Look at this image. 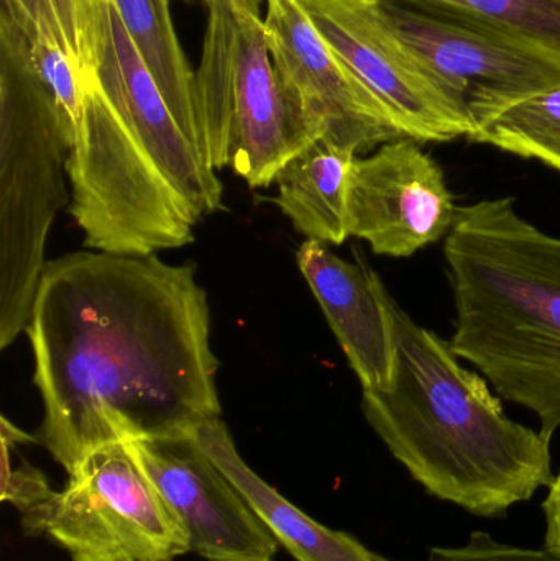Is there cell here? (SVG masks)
I'll list each match as a JSON object with an SVG mask.
<instances>
[{
  "instance_id": "obj_9",
  "label": "cell",
  "mask_w": 560,
  "mask_h": 561,
  "mask_svg": "<svg viewBox=\"0 0 560 561\" xmlns=\"http://www.w3.org/2000/svg\"><path fill=\"white\" fill-rule=\"evenodd\" d=\"M342 61L380 99L404 138H469L473 125L414 58L381 12L380 0H299Z\"/></svg>"
},
{
  "instance_id": "obj_5",
  "label": "cell",
  "mask_w": 560,
  "mask_h": 561,
  "mask_svg": "<svg viewBox=\"0 0 560 561\" xmlns=\"http://www.w3.org/2000/svg\"><path fill=\"white\" fill-rule=\"evenodd\" d=\"M75 144L33 68L30 39L0 13V348L25 332L46 268L56 216L68 206L66 163Z\"/></svg>"
},
{
  "instance_id": "obj_11",
  "label": "cell",
  "mask_w": 560,
  "mask_h": 561,
  "mask_svg": "<svg viewBox=\"0 0 560 561\" xmlns=\"http://www.w3.org/2000/svg\"><path fill=\"white\" fill-rule=\"evenodd\" d=\"M457 209L443 168L420 141L397 138L355 158L348 181V233L372 252L410 259L446 240Z\"/></svg>"
},
{
  "instance_id": "obj_12",
  "label": "cell",
  "mask_w": 560,
  "mask_h": 561,
  "mask_svg": "<svg viewBox=\"0 0 560 561\" xmlns=\"http://www.w3.org/2000/svg\"><path fill=\"white\" fill-rule=\"evenodd\" d=\"M138 463L207 561H275L278 540L193 437L128 442Z\"/></svg>"
},
{
  "instance_id": "obj_8",
  "label": "cell",
  "mask_w": 560,
  "mask_h": 561,
  "mask_svg": "<svg viewBox=\"0 0 560 561\" xmlns=\"http://www.w3.org/2000/svg\"><path fill=\"white\" fill-rule=\"evenodd\" d=\"M381 12L414 58L466 112L473 131L503 108L560 85V56L499 30L404 0Z\"/></svg>"
},
{
  "instance_id": "obj_16",
  "label": "cell",
  "mask_w": 560,
  "mask_h": 561,
  "mask_svg": "<svg viewBox=\"0 0 560 561\" xmlns=\"http://www.w3.org/2000/svg\"><path fill=\"white\" fill-rule=\"evenodd\" d=\"M112 3L171 107L184 121L203 130L197 108L196 72L178 39L170 0H112Z\"/></svg>"
},
{
  "instance_id": "obj_17",
  "label": "cell",
  "mask_w": 560,
  "mask_h": 561,
  "mask_svg": "<svg viewBox=\"0 0 560 561\" xmlns=\"http://www.w3.org/2000/svg\"><path fill=\"white\" fill-rule=\"evenodd\" d=\"M469 140L541 161L560 173V85L503 108Z\"/></svg>"
},
{
  "instance_id": "obj_13",
  "label": "cell",
  "mask_w": 560,
  "mask_h": 561,
  "mask_svg": "<svg viewBox=\"0 0 560 561\" xmlns=\"http://www.w3.org/2000/svg\"><path fill=\"white\" fill-rule=\"evenodd\" d=\"M296 262L362 389L388 388L393 376V336L380 296V276L361 253L351 263L316 240L299 247Z\"/></svg>"
},
{
  "instance_id": "obj_20",
  "label": "cell",
  "mask_w": 560,
  "mask_h": 561,
  "mask_svg": "<svg viewBox=\"0 0 560 561\" xmlns=\"http://www.w3.org/2000/svg\"><path fill=\"white\" fill-rule=\"evenodd\" d=\"M30 55L39 81L48 89L76 137L89 82L78 62L53 39H30Z\"/></svg>"
},
{
  "instance_id": "obj_1",
  "label": "cell",
  "mask_w": 560,
  "mask_h": 561,
  "mask_svg": "<svg viewBox=\"0 0 560 561\" xmlns=\"http://www.w3.org/2000/svg\"><path fill=\"white\" fill-rule=\"evenodd\" d=\"M25 332L45 411L35 437L68 474L104 445L190 437L220 417L209 300L193 266L59 256Z\"/></svg>"
},
{
  "instance_id": "obj_23",
  "label": "cell",
  "mask_w": 560,
  "mask_h": 561,
  "mask_svg": "<svg viewBox=\"0 0 560 561\" xmlns=\"http://www.w3.org/2000/svg\"><path fill=\"white\" fill-rule=\"evenodd\" d=\"M2 10L19 23L28 39L46 38L56 42L52 12L46 0H2Z\"/></svg>"
},
{
  "instance_id": "obj_15",
  "label": "cell",
  "mask_w": 560,
  "mask_h": 561,
  "mask_svg": "<svg viewBox=\"0 0 560 561\" xmlns=\"http://www.w3.org/2000/svg\"><path fill=\"white\" fill-rule=\"evenodd\" d=\"M357 157L318 140L279 171L276 204L306 240L338 247L351 237L348 181Z\"/></svg>"
},
{
  "instance_id": "obj_2",
  "label": "cell",
  "mask_w": 560,
  "mask_h": 561,
  "mask_svg": "<svg viewBox=\"0 0 560 561\" xmlns=\"http://www.w3.org/2000/svg\"><path fill=\"white\" fill-rule=\"evenodd\" d=\"M66 173L69 214L95 252L181 249L222 209L203 130L171 107L112 0L107 49L85 88Z\"/></svg>"
},
{
  "instance_id": "obj_3",
  "label": "cell",
  "mask_w": 560,
  "mask_h": 561,
  "mask_svg": "<svg viewBox=\"0 0 560 561\" xmlns=\"http://www.w3.org/2000/svg\"><path fill=\"white\" fill-rule=\"evenodd\" d=\"M380 296L393 376L388 388L362 389V412L393 458L431 496L479 517L503 516L549 488L551 440L510 419L490 382L414 322L384 280Z\"/></svg>"
},
{
  "instance_id": "obj_18",
  "label": "cell",
  "mask_w": 560,
  "mask_h": 561,
  "mask_svg": "<svg viewBox=\"0 0 560 561\" xmlns=\"http://www.w3.org/2000/svg\"><path fill=\"white\" fill-rule=\"evenodd\" d=\"M499 30L560 56V0H404Z\"/></svg>"
},
{
  "instance_id": "obj_14",
  "label": "cell",
  "mask_w": 560,
  "mask_h": 561,
  "mask_svg": "<svg viewBox=\"0 0 560 561\" xmlns=\"http://www.w3.org/2000/svg\"><path fill=\"white\" fill-rule=\"evenodd\" d=\"M191 437L229 477L279 546L296 560L393 561L367 549L348 534L329 529L289 503L243 461L222 419L204 422Z\"/></svg>"
},
{
  "instance_id": "obj_26",
  "label": "cell",
  "mask_w": 560,
  "mask_h": 561,
  "mask_svg": "<svg viewBox=\"0 0 560 561\" xmlns=\"http://www.w3.org/2000/svg\"><path fill=\"white\" fill-rule=\"evenodd\" d=\"M203 2L206 3L207 0H203ZM239 2L243 3L245 7H249V9L255 10V12H262L263 0H239Z\"/></svg>"
},
{
  "instance_id": "obj_6",
  "label": "cell",
  "mask_w": 560,
  "mask_h": 561,
  "mask_svg": "<svg viewBox=\"0 0 560 561\" xmlns=\"http://www.w3.org/2000/svg\"><path fill=\"white\" fill-rule=\"evenodd\" d=\"M206 7L196 94L210 161L249 186L268 187L321 134L276 72L262 13L239 0Z\"/></svg>"
},
{
  "instance_id": "obj_4",
  "label": "cell",
  "mask_w": 560,
  "mask_h": 561,
  "mask_svg": "<svg viewBox=\"0 0 560 561\" xmlns=\"http://www.w3.org/2000/svg\"><path fill=\"white\" fill-rule=\"evenodd\" d=\"M454 352L493 391L560 428V237L519 216L513 197L460 206L444 240Z\"/></svg>"
},
{
  "instance_id": "obj_19",
  "label": "cell",
  "mask_w": 560,
  "mask_h": 561,
  "mask_svg": "<svg viewBox=\"0 0 560 561\" xmlns=\"http://www.w3.org/2000/svg\"><path fill=\"white\" fill-rule=\"evenodd\" d=\"M52 12L56 42L68 53L88 81L98 78L108 33L111 0H46Z\"/></svg>"
},
{
  "instance_id": "obj_25",
  "label": "cell",
  "mask_w": 560,
  "mask_h": 561,
  "mask_svg": "<svg viewBox=\"0 0 560 561\" xmlns=\"http://www.w3.org/2000/svg\"><path fill=\"white\" fill-rule=\"evenodd\" d=\"M0 440L9 442L13 447L16 445L23 444H38V438L33 437V435L26 434V432L20 431L16 425H13L12 422L7 417L0 419Z\"/></svg>"
},
{
  "instance_id": "obj_21",
  "label": "cell",
  "mask_w": 560,
  "mask_h": 561,
  "mask_svg": "<svg viewBox=\"0 0 560 561\" xmlns=\"http://www.w3.org/2000/svg\"><path fill=\"white\" fill-rule=\"evenodd\" d=\"M424 561H560L551 550L513 546L477 530L459 546L434 547Z\"/></svg>"
},
{
  "instance_id": "obj_7",
  "label": "cell",
  "mask_w": 560,
  "mask_h": 561,
  "mask_svg": "<svg viewBox=\"0 0 560 561\" xmlns=\"http://www.w3.org/2000/svg\"><path fill=\"white\" fill-rule=\"evenodd\" d=\"M22 529L48 537L71 561H174L191 552L128 442L85 455L61 491L22 514Z\"/></svg>"
},
{
  "instance_id": "obj_10",
  "label": "cell",
  "mask_w": 560,
  "mask_h": 561,
  "mask_svg": "<svg viewBox=\"0 0 560 561\" xmlns=\"http://www.w3.org/2000/svg\"><path fill=\"white\" fill-rule=\"evenodd\" d=\"M273 65L321 140L355 154L404 138L380 99L316 28L299 0H265Z\"/></svg>"
},
{
  "instance_id": "obj_24",
  "label": "cell",
  "mask_w": 560,
  "mask_h": 561,
  "mask_svg": "<svg viewBox=\"0 0 560 561\" xmlns=\"http://www.w3.org/2000/svg\"><path fill=\"white\" fill-rule=\"evenodd\" d=\"M542 511L546 519L545 547L560 557V471L549 484Z\"/></svg>"
},
{
  "instance_id": "obj_22",
  "label": "cell",
  "mask_w": 560,
  "mask_h": 561,
  "mask_svg": "<svg viewBox=\"0 0 560 561\" xmlns=\"http://www.w3.org/2000/svg\"><path fill=\"white\" fill-rule=\"evenodd\" d=\"M13 445L2 440V480H0V500L10 503L20 514L28 513L53 496L55 490L49 486L43 471L22 461L13 467Z\"/></svg>"
}]
</instances>
